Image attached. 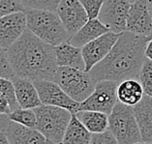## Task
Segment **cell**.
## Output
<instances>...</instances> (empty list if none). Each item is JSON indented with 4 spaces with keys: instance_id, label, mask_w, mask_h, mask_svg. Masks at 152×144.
<instances>
[{
    "instance_id": "obj_1",
    "label": "cell",
    "mask_w": 152,
    "mask_h": 144,
    "mask_svg": "<svg viewBox=\"0 0 152 144\" xmlns=\"http://www.w3.org/2000/svg\"><path fill=\"white\" fill-rule=\"evenodd\" d=\"M150 38L129 31L120 33L112 50L88 72L89 75L96 82L113 80L119 83L126 79H138Z\"/></svg>"
},
{
    "instance_id": "obj_2",
    "label": "cell",
    "mask_w": 152,
    "mask_h": 144,
    "mask_svg": "<svg viewBox=\"0 0 152 144\" xmlns=\"http://www.w3.org/2000/svg\"><path fill=\"white\" fill-rule=\"evenodd\" d=\"M7 53L17 76L32 81H53L58 69L53 46L39 39L27 28Z\"/></svg>"
},
{
    "instance_id": "obj_3",
    "label": "cell",
    "mask_w": 152,
    "mask_h": 144,
    "mask_svg": "<svg viewBox=\"0 0 152 144\" xmlns=\"http://www.w3.org/2000/svg\"><path fill=\"white\" fill-rule=\"evenodd\" d=\"M26 28L39 39L50 46L68 42L69 33L63 25L56 11L44 9H24Z\"/></svg>"
},
{
    "instance_id": "obj_4",
    "label": "cell",
    "mask_w": 152,
    "mask_h": 144,
    "mask_svg": "<svg viewBox=\"0 0 152 144\" xmlns=\"http://www.w3.org/2000/svg\"><path fill=\"white\" fill-rule=\"evenodd\" d=\"M33 109L37 117V130L51 142L61 144L72 113L66 108L44 105Z\"/></svg>"
},
{
    "instance_id": "obj_5",
    "label": "cell",
    "mask_w": 152,
    "mask_h": 144,
    "mask_svg": "<svg viewBox=\"0 0 152 144\" xmlns=\"http://www.w3.org/2000/svg\"><path fill=\"white\" fill-rule=\"evenodd\" d=\"M109 131L118 144H134L142 141L132 106L118 102L109 115Z\"/></svg>"
},
{
    "instance_id": "obj_6",
    "label": "cell",
    "mask_w": 152,
    "mask_h": 144,
    "mask_svg": "<svg viewBox=\"0 0 152 144\" xmlns=\"http://www.w3.org/2000/svg\"><path fill=\"white\" fill-rule=\"evenodd\" d=\"M53 81L70 98L80 104L93 92L96 85V81L88 72L68 67H58Z\"/></svg>"
},
{
    "instance_id": "obj_7",
    "label": "cell",
    "mask_w": 152,
    "mask_h": 144,
    "mask_svg": "<svg viewBox=\"0 0 152 144\" xmlns=\"http://www.w3.org/2000/svg\"><path fill=\"white\" fill-rule=\"evenodd\" d=\"M118 82L113 80H100L96 82L93 92L80 104L79 110L99 111L110 115L117 103Z\"/></svg>"
},
{
    "instance_id": "obj_8",
    "label": "cell",
    "mask_w": 152,
    "mask_h": 144,
    "mask_svg": "<svg viewBox=\"0 0 152 144\" xmlns=\"http://www.w3.org/2000/svg\"><path fill=\"white\" fill-rule=\"evenodd\" d=\"M33 82L38 91L42 105L66 108L72 114L79 111L80 103L72 100L54 81L40 79L34 80Z\"/></svg>"
},
{
    "instance_id": "obj_9",
    "label": "cell",
    "mask_w": 152,
    "mask_h": 144,
    "mask_svg": "<svg viewBox=\"0 0 152 144\" xmlns=\"http://www.w3.org/2000/svg\"><path fill=\"white\" fill-rule=\"evenodd\" d=\"M131 3L127 0H104L98 20L110 31L120 33L126 31V23Z\"/></svg>"
},
{
    "instance_id": "obj_10",
    "label": "cell",
    "mask_w": 152,
    "mask_h": 144,
    "mask_svg": "<svg viewBox=\"0 0 152 144\" xmlns=\"http://www.w3.org/2000/svg\"><path fill=\"white\" fill-rule=\"evenodd\" d=\"M119 34L109 31L81 47L85 72H89L95 65L101 62L109 54L116 43Z\"/></svg>"
},
{
    "instance_id": "obj_11",
    "label": "cell",
    "mask_w": 152,
    "mask_h": 144,
    "mask_svg": "<svg viewBox=\"0 0 152 144\" xmlns=\"http://www.w3.org/2000/svg\"><path fill=\"white\" fill-rule=\"evenodd\" d=\"M56 13L70 38L88 21L87 14L79 0H60Z\"/></svg>"
},
{
    "instance_id": "obj_12",
    "label": "cell",
    "mask_w": 152,
    "mask_h": 144,
    "mask_svg": "<svg viewBox=\"0 0 152 144\" xmlns=\"http://www.w3.org/2000/svg\"><path fill=\"white\" fill-rule=\"evenodd\" d=\"M26 30L24 11L12 13L0 17V47L8 50Z\"/></svg>"
},
{
    "instance_id": "obj_13",
    "label": "cell",
    "mask_w": 152,
    "mask_h": 144,
    "mask_svg": "<svg viewBox=\"0 0 152 144\" xmlns=\"http://www.w3.org/2000/svg\"><path fill=\"white\" fill-rule=\"evenodd\" d=\"M126 31L140 36H152V18L148 11L146 0H138L130 6Z\"/></svg>"
},
{
    "instance_id": "obj_14",
    "label": "cell",
    "mask_w": 152,
    "mask_h": 144,
    "mask_svg": "<svg viewBox=\"0 0 152 144\" xmlns=\"http://www.w3.org/2000/svg\"><path fill=\"white\" fill-rule=\"evenodd\" d=\"M6 132L10 144H55L44 136L37 129L24 127L13 121H10Z\"/></svg>"
},
{
    "instance_id": "obj_15",
    "label": "cell",
    "mask_w": 152,
    "mask_h": 144,
    "mask_svg": "<svg viewBox=\"0 0 152 144\" xmlns=\"http://www.w3.org/2000/svg\"><path fill=\"white\" fill-rule=\"evenodd\" d=\"M12 81L16 90L18 104L20 108L33 109L42 105L38 91L32 80L16 76Z\"/></svg>"
},
{
    "instance_id": "obj_16",
    "label": "cell",
    "mask_w": 152,
    "mask_h": 144,
    "mask_svg": "<svg viewBox=\"0 0 152 144\" xmlns=\"http://www.w3.org/2000/svg\"><path fill=\"white\" fill-rule=\"evenodd\" d=\"M133 110L142 135V140L152 143V97L144 94L139 104L133 106Z\"/></svg>"
},
{
    "instance_id": "obj_17",
    "label": "cell",
    "mask_w": 152,
    "mask_h": 144,
    "mask_svg": "<svg viewBox=\"0 0 152 144\" xmlns=\"http://www.w3.org/2000/svg\"><path fill=\"white\" fill-rule=\"evenodd\" d=\"M58 67H68L85 71V64L81 49L72 46L68 42L53 47Z\"/></svg>"
},
{
    "instance_id": "obj_18",
    "label": "cell",
    "mask_w": 152,
    "mask_h": 144,
    "mask_svg": "<svg viewBox=\"0 0 152 144\" xmlns=\"http://www.w3.org/2000/svg\"><path fill=\"white\" fill-rule=\"evenodd\" d=\"M109 31V28L105 24H103L98 18L88 20L87 23L68 40V43L74 47L81 49L86 44Z\"/></svg>"
},
{
    "instance_id": "obj_19",
    "label": "cell",
    "mask_w": 152,
    "mask_h": 144,
    "mask_svg": "<svg viewBox=\"0 0 152 144\" xmlns=\"http://www.w3.org/2000/svg\"><path fill=\"white\" fill-rule=\"evenodd\" d=\"M116 95L118 102L133 108L142 99L144 92L140 81L131 79L118 83Z\"/></svg>"
},
{
    "instance_id": "obj_20",
    "label": "cell",
    "mask_w": 152,
    "mask_h": 144,
    "mask_svg": "<svg viewBox=\"0 0 152 144\" xmlns=\"http://www.w3.org/2000/svg\"><path fill=\"white\" fill-rule=\"evenodd\" d=\"M76 116L92 135L101 134L109 130V115L106 113L91 110H79Z\"/></svg>"
},
{
    "instance_id": "obj_21",
    "label": "cell",
    "mask_w": 152,
    "mask_h": 144,
    "mask_svg": "<svg viewBox=\"0 0 152 144\" xmlns=\"http://www.w3.org/2000/svg\"><path fill=\"white\" fill-rule=\"evenodd\" d=\"M92 134L80 123L76 114H72L61 144H90Z\"/></svg>"
},
{
    "instance_id": "obj_22",
    "label": "cell",
    "mask_w": 152,
    "mask_h": 144,
    "mask_svg": "<svg viewBox=\"0 0 152 144\" xmlns=\"http://www.w3.org/2000/svg\"><path fill=\"white\" fill-rule=\"evenodd\" d=\"M8 118L10 121L15 123L23 125L24 127L34 128L36 129L37 117L34 109L31 108H18L13 110L10 114H8Z\"/></svg>"
},
{
    "instance_id": "obj_23",
    "label": "cell",
    "mask_w": 152,
    "mask_h": 144,
    "mask_svg": "<svg viewBox=\"0 0 152 144\" xmlns=\"http://www.w3.org/2000/svg\"><path fill=\"white\" fill-rule=\"evenodd\" d=\"M138 80L142 84L144 94L152 97V61L149 59H144Z\"/></svg>"
},
{
    "instance_id": "obj_24",
    "label": "cell",
    "mask_w": 152,
    "mask_h": 144,
    "mask_svg": "<svg viewBox=\"0 0 152 144\" xmlns=\"http://www.w3.org/2000/svg\"><path fill=\"white\" fill-rule=\"evenodd\" d=\"M0 92L8 100L12 111L20 108V105L18 104L16 97V90H15V86L12 79L0 77Z\"/></svg>"
},
{
    "instance_id": "obj_25",
    "label": "cell",
    "mask_w": 152,
    "mask_h": 144,
    "mask_svg": "<svg viewBox=\"0 0 152 144\" xmlns=\"http://www.w3.org/2000/svg\"><path fill=\"white\" fill-rule=\"evenodd\" d=\"M60 0H23L21 5L24 9H44L56 11Z\"/></svg>"
},
{
    "instance_id": "obj_26",
    "label": "cell",
    "mask_w": 152,
    "mask_h": 144,
    "mask_svg": "<svg viewBox=\"0 0 152 144\" xmlns=\"http://www.w3.org/2000/svg\"><path fill=\"white\" fill-rule=\"evenodd\" d=\"M16 76L11 66L7 50L0 47V77L13 79Z\"/></svg>"
},
{
    "instance_id": "obj_27",
    "label": "cell",
    "mask_w": 152,
    "mask_h": 144,
    "mask_svg": "<svg viewBox=\"0 0 152 144\" xmlns=\"http://www.w3.org/2000/svg\"><path fill=\"white\" fill-rule=\"evenodd\" d=\"M87 14L88 20L98 18L104 0H79Z\"/></svg>"
},
{
    "instance_id": "obj_28",
    "label": "cell",
    "mask_w": 152,
    "mask_h": 144,
    "mask_svg": "<svg viewBox=\"0 0 152 144\" xmlns=\"http://www.w3.org/2000/svg\"><path fill=\"white\" fill-rule=\"evenodd\" d=\"M20 11H24L20 3L15 0H0V17Z\"/></svg>"
},
{
    "instance_id": "obj_29",
    "label": "cell",
    "mask_w": 152,
    "mask_h": 144,
    "mask_svg": "<svg viewBox=\"0 0 152 144\" xmlns=\"http://www.w3.org/2000/svg\"><path fill=\"white\" fill-rule=\"evenodd\" d=\"M90 144H118L116 138L109 130L101 134H93Z\"/></svg>"
},
{
    "instance_id": "obj_30",
    "label": "cell",
    "mask_w": 152,
    "mask_h": 144,
    "mask_svg": "<svg viewBox=\"0 0 152 144\" xmlns=\"http://www.w3.org/2000/svg\"><path fill=\"white\" fill-rule=\"evenodd\" d=\"M12 112V109L10 108L8 100L0 92V114H6L8 115Z\"/></svg>"
},
{
    "instance_id": "obj_31",
    "label": "cell",
    "mask_w": 152,
    "mask_h": 144,
    "mask_svg": "<svg viewBox=\"0 0 152 144\" xmlns=\"http://www.w3.org/2000/svg\"><path fill=\"white\" fill-rule=\"evenodd\" d=\"M10 123V120L8 118V115L6 114H0V132L5 131L8 125Z\"/></svg>"
},
{
    "instance_id": "obj_32",
    "label": "cell",
    "mask_w": 152,
    "mask_h": 144,
    "mask_svg": "<svg viewBox=\"0 0 152 144\" xmlns=\"http://www.w3.org/2000/svg\"><path fill=\"white\" fill-rule=\"evenodd\" d=\"M144 55H145V58L152 61V36L146 45L145 50H144Z\"/></svg>"
},
{
    "instance_id": "obj_33",
    "label": "cell",
    "mask_w": 152,
    "mask_h": 144,
    "mask_svg": "<svg viewBox=\"0 0 152 144\" xmlns=\"http://www.w3.org/2000/svg\"><path fill=\"white\" fill-rule=\"evenodd\" d=\"M0 144H10L6 130L0 132Z\"/></svg>"
},
{
    "instance_id": "obj_34",
    "label": "cell",
    "mask_w": 152,
    "mask_h": 144,
    "mask_svg": "<svg viewBox=\"0 0 152 144\" xmlns=\"http://www.w3.org/2000/svg\"><path fill=\"white\" fill-rule=\"evenodd\" d=\"M146 3H147V7H148V11H149L150 17L152 18V0H146Z\"/></svg>"
},
{
    "instance_id": "obj_35",
    "label": "cell",
    "mask_w": 152,
    "mask_h": 144,
    "mask_svg": "<svg viewBox=\"0 0 152 144\" xmlns=\"http://www.w3.org/2000/svg\"><path fill=\"white\" fill-rule=\"evenodd\" d=\"M134 144H152V143H148V142H144V141H140V142H137Z\"/></svg>"
},
{
    "instance_id": "obj_36",
    "label": "cell",
    "mask_w": 152,
    "mask_h": 144,
    "mask_svg": "<svg viewBox=\"0 0 152 144\" xmlns=\"http://www.w3.org/2000/svg\"><path fill=\"white\" fill-rule=\"evenodd\" d=\"M127 1H128L129 3H131V4H132V3H134V2H136V1H138V0H127Z\"/></svg>"
},
{
    "instance_id": "obj_37",
    "label": "cell",
    "mask_w": 152,
    "mask_h": 144,
    "mask_svg": "<svg viewBox=\"0 0 152 144\" xmlns=\"http://www.w3.org/2000/svg\"><path fill=\"white\" fill-rule=\"evenodd\" d=\"M15 1H17V2L20 3V4H21V1H23V0H15Z\"/></svg>"
}]
</instances>
